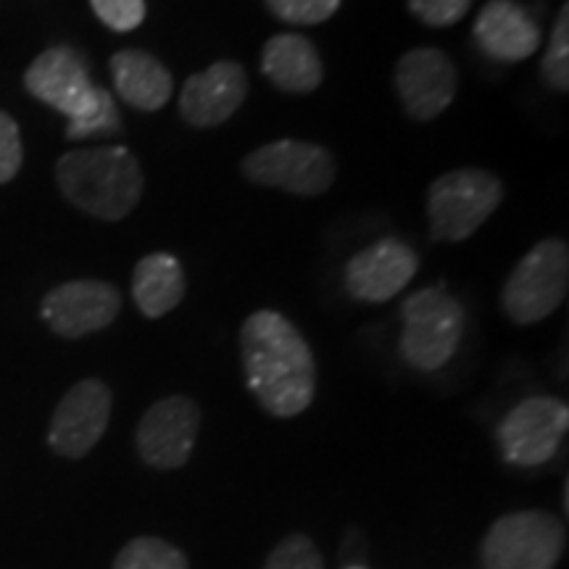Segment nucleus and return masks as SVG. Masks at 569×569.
I'll use <instances>...</instances> for the list:
<instances>
[{"label": "nucleus", "instance_id": "nucleus-7", "mask_svg": "<svg viewBox=\"0 0 569 569\" xmlns=\"http://www.w3.org/2000/svg\"><path fill=\"white\" fill-rule=\"evenodd\" d=\"M565 525L549 511H517L490 525L482 540L486 569H553L565 551Z\"/></svg>", "mask_w": 569, "mask_h": 569}, {"label": "nucleus", "instance_id": "nucleus-1", "mask_svg": "<svg viewBox=\"0 0 569 569\" xmlns=\"http://www.w3.org/2000/svg\"><path fill=\"white\" fill-rule=\"evenodd\" d=\"M240 353L259 407L277 419L298 417L317 393V365L298 327L274 309H259L240 327Z\"/></svg>", "mask_w": 569, "mask_h": 569}, {"label": "nucleus", "instance_id": "nucleus-23", "mask_svg": "<svg viewBox=\"0 0 569 569\" xmlns=\"http://www.w3.org/2000/svg\"><path fill=\"white\" fill-rule=\"evenodd\" d=\"M264 569H325V565L315 540L306 536H290L274 546Z\"/></svg>", "mask_w": 569, "mask_h": 569}, {"label": "nucleus", "instance_id": "nucleus-12", "mask_svg": "<svg viewBox=\"0 0 569 569\" xmlns=\"http://www.w3.org/2000/svg\"><path fill=\"white\" fill-rule=\"evenodd\" d=\"M122 309V293L103 280H71L42 298V319L56 336L77 340L106 330Z\"/></svg>", "mask_w": 569, "mask_h": 569}, {"label": "nucleus", "instance_id": "nucleus-15", "mask_svg": "<svg viewBox=\"0 0 569 569\" xmlns=\"http://www.w3.org/2000/svg\"><path fill=\"white\" fill-rule=\"evenodd\" d=\"M248 96V74L238 61H217L188 77L180 92V117L190 127L209 130L224 124Z\"/></svg>", "mask_w": 569, "mask_h": 569}, {"label": "nucleus", "instance_id": "nucleus-21", "mask_svg": "<svg viewBox=\"0 0 569 569\" xmlns=\"http://www.w3.org/2000/svg\"><path fill=\"white\" fill-rule=\"evenodd\" d=\"M122 130V117H119L117 101L111 98L109 90L98 88L92 103L84 109L80 117L71 119L67 124V138L69 140H82L88 134H101V132H117Z\"/></svg>", "mask_w": 569, "mask_h": 569}, {"label": "nucleus", "instance_id": "nucleus-20", "mask_svg": "<svg viewBox=\"0 0 569 569\" xmlns=\"http://www.w3.org/2000/svg\"><path fill=\"white\" fill-rule=\"evenodd\" d=\"M113 569H188V559L161 538H134L119 551Z\"/></svg>", "mask_w": 569, "mask_h": 569}, {"label": "nucleus", "instance_id": "nucleus-22", "mask_svg": "<svg viewBox=\"0 0 569 569\" xmlns=\"http://www.w3.org/2000/svg\"><path fill=\"white\" fill-rule=\"evenodd\" d=\"M543 77L553 90H569V9L565 6L553 24L549 51L543 59Z\"/></svg>", "mask_w": 569, "mask_h": 569}, {"label": "nucleus", "instance_id": "nucleus-24", "mask_svg": "<svg viewBox=\"0 0 569 569\" xmlns=\"http://www.w3.org/2000/svg\"><path fill=\"white\" fill-rule=\"evenodd\" d=\"M267 9L288 24H322L336 17L340 0H264Z\"/></svg>", "mask_w": 569, "mask_h": 569}, {"label": "nucleus", "instance_id": "nucleus-13", "mask_svg": "<svg viewBox=\"0 0 569 569\" xmlns=\"http://www.w3.org/2000/svg\"><path fill=\"white\" fill-rule=\"evenodd\" d=\"M24 88L32 98L51 106L71 122L92 103L98 84H92L88 59L80 51L53 46L42 51L24 71Z\"/></svg>", "mask_w": 569, "mask_h": 569}, {"label": "nucleus", "instance_id": "nucleus-4", "mask_svg": "<svg viewBox=\"0 0 569 569\" xmlns=\"http://www.w3.org/2000/svg\"><path fill=\"white\" fill-rule=\"evenodd\" d=\"M569 288V248L565 240H540L511 269L501 306L515 325H536L565 303Z\"/></svg>", "mask_w": 569, "mask_h": 569}, {"label": "nucleus", "instance_id": "nucleus-17", "mask_svg": "<svg viewBox=\"0 0 569 569\" xmlns=\"http://www.w3.org/2000/svg\"><path fill=\"white\" fill-rule=\"evenodd\" d=\"M261 71L277 90L290 96L315 92L325 80V67L315 42L303 34H274L261 51Z\"/></svg>", "mask_w": 569, "mask_h": 569}, {"label": "nucleus", "instance_id": "nucleus-27", "mask_svg": "<svg viewBox=\"0 0 569 569\" xmlns=\"http://www.w3.org/2000/svg\"><path fill=\"white\" fill-rule=\"evenodd\" d=\"M24 161L19 124L6 111H0V184L11 182Z\"/></svg>", "mask_w": 569, "mask_h": 569}, {"label": "nucleus", "instance_id": "nucleus-8", "mask_svg": "<svg viewBox=\"0 0 569 569\" xmlns=\"http://www.w3.org/2000/svg\"><path fill=\"white\" fill-rule=\"evenodd\" d=\"M567 427V403L549 396L525 398L498 425V446L511 465L538 467L553 459Z\"/></svg>", "mask_w": 569, "mask_h": 569}, {"label": "nucleus", "instance_id": "nucleus-19", "mask_svg": "<svg viewBox=\"0 0 569 569\" xmlns=\"http://www.w3.org/2000/svg\"><path fill=\"white\" fill-rule=\"evenodd\" d=\"M188 280L184 269L172 253L142 256L132 272V298L148 319L167 317L182 303Z\"/></svg>", "mask_w": 569, "mask_h": 569}, {"label": "nucleus", "instance_id": "nucleus-10", "mask_svg": "<svg viewBox=\"0 0 569 569\" xmlns=\"http://www.w3.org/2000/svg\"><path fill=\"white\" fill-rule=\"evenodd\" d=\"M393 82L403 111L415 122H432L457 98L459 71L438 48H415L398 59Z\"/></svg>", "mask_w": 569, "mask_h": 569}, {"label": "nucleus", "instance_id": "nucleus-11", "mask_svg": "<svg viewBox=\"0 0 569 569\" xmlns=\"http://www.w3.org/2000/svg\"><path fill=\"white\" fill-rule=\"evenodd\" d=\"M111 390L101 380H82L53 411L48 443L59 457L82 459L98 446L111 419Z\"/></svg>", "mask_w": 569, "mask_h": 569}, {"label": "nucleus", "instance_id": "nucleus-25", "mask_svg": "<svg viewBox=\"0 0 569 569\" xmlns=\"http://www.w3.org/2000/svg\"><path fill=\"white\" fill-rule=\"evenodd\" d=\"M90 6L113 32L138 30L146 19V0H90Z\"/></svg>", "mask_w": 569, "mask_h": 569}, {"label": "nucleus", "instance_id": "nucleus-26", "mask_svg": "<svg viewBox=\"0 0 569 569\" xmlns=\"http://www.w3.org/2000/svg\"><path fill=\"white\" fill-rule=\"evenodd\" d=\"M472 9V0H409V11L427 27H451Z\"/></svg>", "mask_w": 569, "mask_h": 569}, {"label": "nucleus", "instance_id": "nucleus-18", "mask_svg": "<svg viewBox=\"0 0 569 569\" xmlns=\"http://www.w3.org/2000/svg\"><path fill=\"white\" fill-rule=\"evenodd\" d=\"M111 80L117 96L132 109L153 113L169 103L174 92V80L169 69L146 51H119L111 56Z\"/></svg>", "mask_w": 569, "mask_h": 569}, {"label": "nucleus", "instance_id": "nucleus-5", "mask_svg": "<svg viewBox=\"0 0 569 569\" xmlns=\"http://www.w3.org/2000/svg\"><path fill=\"white\" fill-rule=\"evenodd\" d=\"M401 356L419 372H436L457 353L465 309L443 288H422L401 306Z\"/></svg>", "mask_w": 569, "mask_h": 569}, {"label": "nucleus", "instance_id": "nucleus-3", "mask_svg": "<svg viewBox=\"0 0 569 569\" xmlns=\"http://www.w3.org/2000/svg\"><path fill=\"white\" fill-rule=\"evenodd\" d=\"M503 201V184L486 169H453L427 190V224L436 243H461L493 217Z\"/></svg>", "mask_w": 569, "mask_h": 569}, {"label": "nucleus", "instance_id": "nucleus-28", "mask_svg": "<svg viewBox=\"0 0 569 569\" xmlns=\"http://www.w3.org/2000/svg\"><path fill=\"white\" fill-rule=\"evenodd\" d=\"M346 569H365V567H346Z\"/></svg>", "mask_w": 569, "mask_h": 569}, {"label": "nucleus", "instance_id": "nucleus-2", "mask_svg": "<svg viewBox=\"0 0 569 569\" xmlns=\"http://www.w3.org/2000/svg\"><path fill=\"white\" fill-rule=\"evenodd\" d=\"M56 182L67 201L101 222H119L140 203V161L122 146L80 148L56 163Z\"/></svg>", "mask_w": 569, "mask_h": 569}, {"label": "nucleus", "instance_id": "nucleus-6", "mask_svg": "<svg viewBox=\"0 0 569 569\" xmlns=\"http://www.w3.org/2000/svg\"><path fill=\"white\" fill-rule=\"evenodd\" d=\"M240 172L248 182L277 188L293 196H322L336 182V159L327 148L309 140H274L248 153Z\"/></svg>", "mask_w": 569, "mask_h": 569}, {"label": "nucleus", "instance_id": "nucleus-16", "mask_svg": "<svg viewBox=\"0 0 569 569\" xmlns=\"http://www.w3.org/2000/svg\"><path fill=\"white\" fill-rule=\"evenodd\" d=\"M475 42L496 61L517 63L530 59L540 46V27L515 0H490L475 21Z\"/></svg>", "mask_w": 569, "mask_h": 569}, {"label": "nucleus", "instance_id": "nucleus-9", "mask_svg": "<svg viewBox=\"0 0 569 569\" xmlns=\"http://www.w3.org/2000/svg\"><path fill=\"white\" fill-rule=\"evenodd\" d=\"M201 432V409L188 396H167L146 411L138 425L140 459L153 469H180L193 457Z\"/></svg>", "mask_w": 569, "mask_h": 569}, {"label": "nucleus", "instance_id": "nucleus-14", "mask_svg": "<svg viewBox=\"0 0 569 569\" xmlns=\"http://www.w3.org/2000/svg\"><path fill=\"white\" fill-rule=\"evenodd\" d=\"M419 269L415 248L396 238L377 240L346 264L343 282L348 296L365 303H386L409 288Z\"/></svg>", "mask_w": 569, "mask_h": 569}]
</instances>
